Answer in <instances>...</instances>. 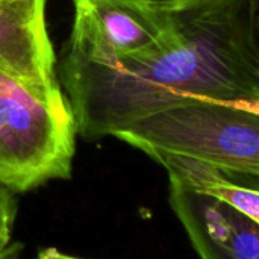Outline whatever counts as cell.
Listing matches in <instances>:
<instances>
[{"mask_svg": "<svg viewBox=\"0 0 259 259\" xmlns=\"http://www.w3.org/2000/svg\"><path fill=\"white\" fill-rule=\"evenodd\" d=\"M258 87H259V85H258ZM258 100H259V99H258Z\"/></svg>", "mask_w": 259, "mask_h": 259, "instance_id": "14", "label": "cell"}, {"mask_svg": "<svg viewBox=\"0 0 259 259\" xmlns=\"http://www.w3.org/2000/svg\"><path fill=\"white\" fill-rule=\"evenodd\" d=\"M6 2H14V0H0V3H6Z\"/></svg>", "mask_w": 259, "mask_h": 259, "instance_id": "13", "label": "cell"}, {"mask_svg": "<svg viewBox=\"0 0 259 259\" xmlns=\"http://www.w3.org/2000/svg\"><path fill=\"white\" fill-rule=\"evenodd\" d=\"M149 156L167 170L168 179H176L197 191L211 194L259 223V187L249 178L232 176L190 156L164 152H155Z\"/></svg>", "mask_w": 259, "mask_h": 259, "instance_id": "7", "label": "cell"}, {"mask_svg": "<svg viewBox=\"0 0 259 259\" xmlns=\"http://www.w3.org/2000/svg\"><path fill=\"white\" fill-rule=\"evenodd\" d=\"M47 0L0 3V71L41 90L61 83L47 30Z\"/></svg>", "mask_w": 259, "mask_h": 259, "instance_id": "6", "label": "cell"}, {"mask_svg": "<svg viewBox=\"0 0 259 259\" xmlns=\"http://www.w3.org/2000/svg\"><path fill=\"white\" fill-rule=\"evenodd\" d=\"M246 178H249L252 182H255V184L259 187V176H246Z\"/></svg>", "mask_w": 259, "mask_h": 259, "instance_id": "12", "label": "cell"}, {"mask_svg": "<svg viewBox=\"0 0 259 259\" xmlns=\"http://www.w3.org/2000/svg\"><path fill=\"white\" fill-rule=\"evenodd\" d=\"M234 105H238L241 108H246L249 111H253V112H258L259 114V100H250V102H237Z\"/></svg>", "mask_w": 259, "mask_h": 259, "instance_id": "11", "label": "cell"}, {"mask_svg": "<svg viewBox=\"0 0 259 259\" xmlns=\"http://www.w3.org/2000/svg\"><path fill=\"white\" fill-rule=\"evenodd\" d=\"M129 2L147 6V8H152V9H156V11L171 12V11L181 9V8H184L187 5H191L196 0H129Z\"/></svg>", "mask_w": 259, "mask_h": 259, "instance_id": "9", "label": "cell"}, {"mask_svg": "<svg viewBox=\"0 0 259 259\" xmlns=\"http://www.w3.org/2000/svg\"><path fill=\"white\" fill-rule=\"evenodd\" d=\"M15 211L14 193L0 185V259H18L21 250V244L12 241Z\"/></svg>", "mask_w": 259, "mask_h": 259, "instance_id": "8", "label": "cell"}, {"mask_svg": "<svg viewBox=\"0 0 259 259\" xmlns=\"http://www.w3.org/2000/svg\"><path fill=\"white\" fill-rule=\"evenodd\" d=\"M159 47L112 61L62 55L61 80L77 134L117 137L187 99H259V0H196L173 11Z\"/></svg>", "mask_w": 259, "mask_h": 259, "instance_id": "1", "label": "cell"}, {"mask_svg": "<svg viewBox=\"0 0 259 259\" xmlns=\"http://www.w3.org/2000/svg\"><path fill=\"white\" fill-rule=\"evenodd\" d=\"M170 205L202 259H259V223L237 208L176 179Z\"/></svg>", "mask_w": 259, "mask_h": 259, "instance_id": "5", "label": "cell"}, {"mask_svg": "<svg viewBox=\"0 0 259 259\" xmlns=\"http://www.w3.org/2000/svg\"><path fill=\"white\" fill-rule=\"evenodd\" d=\"M74 20L64 52L112 61L150 52L173 32L175 14L129 0H71Z\"/></svg>", "mask_w": 259, "mask_h": 259, "instance_id": "4", "label": "cell"}, {"mask_svg": "<svg viewBox=\"0 0 259 259\" xmlns=\"http://www.w3.org/2000/svg\"><path fill=\"white\" fill-rule=\"evenodd\" d=\"M77 126L61 87L41 90L0 71V185L30 191L73 170Z\"/></svg>", "mask_w": 259, "mask_h": 259, "instance_id": "2", "label": "cell"}, {"mask_svg": "<svg viewBox=\"0 0 259 259\" xmlns=\"http://www.w3.org/2000/svg\"><path fill=\"white\" fill-rule=\"evenodd\" d=\"M115 138L146 155L175 153L231 175L259 176V114L234 103L187 99Z\"/></svg>", "mask_w": 259, "mask_h": 259, "instance_id": "3", "label": "cell"}, {"mask_svg": "<svg viewBox=\"0 0 259 259\" xmlns=\"http://www.w3.org/2000/svg\"><path fill=\"white\" fill-rule=\"evenodd\" d=\"M36 259H82L76 258V256H70V255H65V253H61L59 250L50 247V249H44L38 253V258Z\"/></svg>", "mask_w": 259, "mask_h": 259, "instance_id": "10", "label": "cell"}]
</instances>
